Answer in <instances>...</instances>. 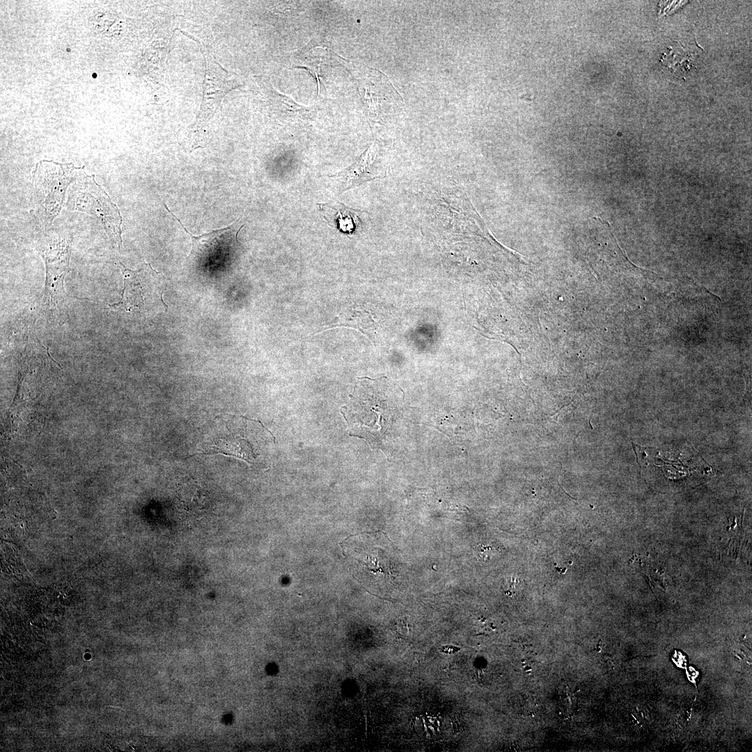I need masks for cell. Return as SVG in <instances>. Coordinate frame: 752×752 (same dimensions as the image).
Returning a JSON list of instances; mask_svg holds the SVG:
<instances>
[{
    "label": "cell",
    "mask_w": 752,
    "mask_h": 752,
    "mask_svg": "<svg viewBox=\"0 0 752 752\" xmlns=\"http://www.w3.org/2000/svg\"><path fill=\"white\" fill-rule=\"evenodd\" d=\"M272 434L257 421L230 414L217 416L204 431L198 453L233 456L253 464Z\"/></svg>",
    "instance_id": "6da1fadb"
},
{
    "label": "cell",
    "mask_w": 752,
    "mask_h": 752,
    "mask_svg": "<svg viewBox=\"0 0 752 752\" xmlns=\"http://www.w3.org/2000/svg\"><path fill=\"white\" fill-rule=\"evenodd\" d=\"M123 275L124 287L120 300L109 305L114 309L127 312L142 313L160 306L166 288L164 277L155 270L149 263H143L136 270L125 267L119 263Z\"/></svg>",
    "instance_id": "277c9868"
},
{
    "label": "cell",
    "mask_w": 752,
    "mask_h": 752,
    "mask_svg": "<svg viewBox=\"0 0 752 752\" xmlns=\"http://www.w3.org/2000/svg\"><path fill=\"white\" fill-rule=\"evenodd\" d=\"M318 206L328 224L343 233H354L362 226L366 212L348 207L338 201L318 203Z\"/></svg>",
    "instance_id": "30bf717a"
},
{
    "label": "cell",
    "mask_w": 752,
    "mask_h": 752,
    "mask_svg": "<svg viewBox=\"0 0 752 752\" xmlns=\"http://www.w3.org/2000/svg\"><path fill=\"white\" fill-rule=\"evenodd\" d=\"M460 650L459 648L453 645H446L441 648V652L446 654H453Z\"/></svg>",
    "instance_id": "4fadbf2b"
},
{
    "label": "cell",
    "mask_w": 752,
    "mask_h": 752,
    "mask_svg": "<svg viewBox=\"0 0 752 752\" xmlns=\"http://www.w3.org/2000/svg\"><path fill=\"white\" fill-rule=\"evenodd\" d=\"M76 167L72 164L39 162L33 172V189L36 214L43 226L52 224L64 205Z\"/></svg>",
    "instance_id": "3957f363"
},
{
    "label": "cell",
    "mask_w": 752,
    "mask_h": 752,
    "mask_svg": "<svg viewBox=\"0 0 752 752\" xmlns=\"http://www.w3.org/2000/svg\"><path fill=\"white\" fill-rule=\"evenodd\" d=\"M164 207L191 237L192 246L188 259L198 266L212 265L226 258L237 244L238 233L244 226L236 221L226 228L195 236L185 228L165 204Z\"/></svg>",
    "instance_id": "5b68a950"
},
{
    "label": "cell",
    "mask_w": 752,
    "mask_h": 752,
    "mask_svg": "<svg viewBox=\"0 0 752 752\" xmlns=\"http://www.w3.org/2000/svg\"><path fill=\"white\" fill-rule=\"evenodd\" d=\"M378 148L375 142L361 155L350 166L329 177L343 182V191L356 187L363 182L385 177L386 171L377 164Z\"/></svg>",
    "instance_id": "ba28073f"
},
{
    "label": "cell",
    "mask_w": 752,
    "mask_h": 752,
    "mask_svg": "<svg viewBox=\"0 0 752 752\" xmlns=\"http://www.w3.org/2000/svg\"><path fill=\"white\" fill-rule=\"evenodd\" d=\"M507 582L508 588L505 590V593L509 596H513L516 593L517 583L519 581L515 577H511Z\"/></svg>",
    "instance_id": "7c38bea8"
},
{
    "label": "cell",
    "mask_w": 752,
    "mask_h": 752,
    "mask_svg": "<svg viewBox=\"0 0 752 752\" xmlns=\"http://www.w3.org/2000/svg\"><path fill=\"white\" fill-rule=\"evenodd\" d=\"M191 38L199 44L205 62L203 100L196 119V123L203 124L212 118L224 97L229 91L238 87L239 84L201 42L194 37Z\"/></svg>",
    "instance_id": "8992f818"
},
{
    "label": "cell",
    "mask_w": 752,
    "mask_h": 752,
    "mask_svg": "<svg viewBox=\"0 0 752 752\" xmlns=\"http://www.w3.org/2000/svg\"><path fill=\"white\" fill-rule=\"evenodd\" d=\"M42 258L46 271L43 304L46 308L54 309L63 304L66 297L63 281L70 270L68 244L65 240L51 243Z\"/></svg>",
    "instance_id": "52a82bcc"
},
{
    "label": "cell",
    "mask_w": 752,
    "mask_h": 752,
    "mask_svg": "<svg viewBox=\"0 0 752 752\" xmlns=\"http://www.w3.org/2000/svg\"><path fill=\"white\" fill-rule=\"evenodd\" d=\"M67 192L65 207L69 210L97 217L113 246L120 249L122 217L120 211L102 187L96 182L94 175L86 174L81 168H77Z\"/></svg>",
    "instance_id": "7a4b0ae2"
},
{
    "label": "cell",
    "mask_w": 752,
    "mask_h": 752,
    "mask_svg": "<svg viewBox=\"0 0 752 752\" xmlns=\"http://www.w3.org/2000/svg\"><path fill=\"white\" fill-rule=\"evenodd\" d=\"M177 499L182 517L192 523L201 520L210 507L207 491L194 480H187L179 485Z\"/></svg>",
    "instance_id": "9c48e42d"
},
{
    "label": "cell",
    "mask_w": 752,
    "mask_h": 752,
    "mask_svg": "<svg viewBox=\"0 0 752 752\" xmlns=\"http://www.w3.org/2000/svg\"><path fill=\"white\" fill-rule=\"evenodd\" d=\"M395 632L400 637L407 636L409 633L407 623L404 620H398L395 625Z\"/></svg>",
    "instance_id": "8fae6325"
}]
</instances>
